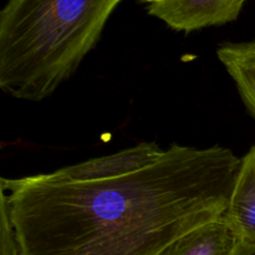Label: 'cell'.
<instances>
[{
    "instance_id": "obj_1",
    "label": "cell",
    "mask_w": 255,
    "mask_h": 255,
    "mask_svg": "<svg viewBox=\"0 0 255 255\" xmlns=\"http://www.w3.org/2000/svg\"><path fill=\"white\" fill-rule=\"evenodd\" d=\"M242 158L173 144L154 163L105 181L0 179L19 255H158L223 217Z\"/></svg>"
},
{
    "instance_id": "obj_2",
    "label": "cell",
    "mask_w": 255,
    "mask_h": 255,
    "mask_svg": "<svg viewBox=\"0 0 255 255\" xmlns=\"http://www.w3.org/2000/svg\"><path fill=\"white\" fill-rule=\"evenodd\" d=\"M122 0H9L0 12V89L41 101L69 79Z\"/></svg>"
},
{
    "instance_id": "obj_3",
    "label": "cell",
    "mask_w": 255,
    "mask_h": 255,
    "mask_svg": "<svg viewBox=\"0 0 255 255\" xmlns=\"http://www.w3.org/2000/svg\"><path fill=\"white\" fill-rule=\"evenodd\" d=\"M248 0H156L148 6L158 17L177 31H194L234 21Z\"/></svg>"
},
{
    "instance_id": "obj_4",
    "label": "cell",
    "mask_w": 255,
    "mask_h": 255,
    "mask_svg": "<svg viewBox=\"0 0 255 255\" xmlns=\"http://www.w3.org/2000/svg\"><path fill=\"white\" fill-rule=\"evenodd\" d=\"M164 149L153 142H143L116 153L91 158L89 161L64 167L49 173L52 178L70 182H90L114 179L134 173L154 163Z\"/></svg>"
},
{
    "instance_id": "obj_5",
    "label": "cell",
    "mask_w": 255,
    "mask_h": 255,
    "mask_svg": "<svg viewBox=\"0 0 255 255\" xmlns=\"http://www.w3.org/2000/svg\"><path fill=\"white\" fill-rule=\"evenodd\" d=\"M223 218L242 243H255V146L242 158Z\"/></svg>"
},
{
    "instance_id": "obj_6",
    "label": "cell",
    "mask_w": 255,
    "mask_h": 255,
    "mask_svg": "<svg viewBox=\"0 0 255 255\" xmlns=\"http://www.w3.org/2000/svg\"><path fill=\"white\" fill-rule=\"evenodd\" d=\"M241 239L223 217L192 229L158 255H233Z\"/></svg>"
},
{
    "instance_id": "obj_7",
    "label": "cell",
    "mask_w": 255,
    "mask_h": 255,
    "mask_svg": "<svg viewBox=\"0 0 255 255\" xmlns=\"http://www.w3.org/2000/svg\"><path fill=\"white\" fill-rule=\"evenodd\" d=\"M217 56L255 119V41L226 42L218 47Z\"/></svg>"
},
{
    "instance_id": "obj_8",
    "label": "cell",
    "mask_w": 255,
    "mask_h": 255,
    "mask_svg": "<svg viewBox=\"0 0 255 255\" xmlns=\"http://www.w3.org/2000/svg\"><path fill=\"white\" fill-rule=\"evenodd\" d=\"M233 255H255V243H241Z\"/></svg>"
},
{
    "instance_id": "obj_9",
    "label": "cell",
    "mask_w": 255,
    "mask_h": 255,
    "mask_svg": "<svg viewBox=\"0 0 255 255\" xmlns=\"http://www.w3.org/2000/svg\"><path fill=\"white\" fill-rule=\"evenodd\" d=\"M143 1H147V2H149V4H151V2L156 1V0H143Z\"/></svg>"
}]
</instances>
